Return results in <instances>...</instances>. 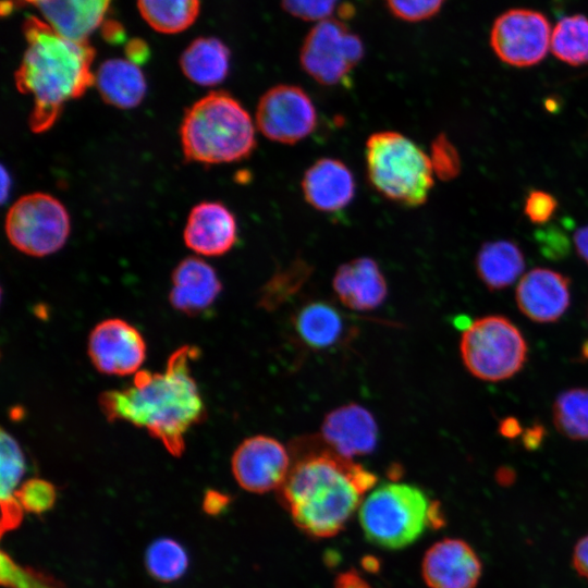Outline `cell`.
Segmentation results:
<instances>
[{"label": "cell", "mask_w": 588, "mask_h": 588, "mask_svg": "<svg viewBox=\"0 0 588 588\" xmlns=\"http://www.w3.org/2000/svg\"><path fill=\"white\" fill-rule=\"evenodd\" d=\"M198 350L183 345L168 358L161 372L139 370L122 390H109L98 397L109 421L123 420L144 428L173 456L185 449L187 431L199 424L206 408L192 376L189 363Z\"/></svg>", "instance_id": "6da1fadb"}, {"label": "cell", "mask_w": 588, "mask_h": 588, "mask_svg": "<svg viewBox=\"0 0 588 588\" xmlns=\"http://www.w3.org/2000/svg\"><path fill=\"white\" fill-rule=\"evenodd\" d=\"M308 449L292 464L279 498L304 534L333 537L359 509L377 477L328 446Z\"/></svg>", "instance_id": "7a4b0ae2"}, {"label": "cell", "mask_w": 588, "mask_h": 588, "mask_svg": "<svg viewBox=\"0 0 588 588\" xmlns=\"http://www.w3.org/2000/svg\"><path fill=\"white\" fill-rule=\"evenodd\" d=\"M24 34L27 48L14 75L15 85L33 97L29 127L42 133L56 123L68 101L83 96L95 83V51L87 41L68 38L36 16L25 21Z\"/></svg>", "instance_id": "3957f363"}, {"label": "cell", "mask_w": 588, "mask_h": 588, "mask_svg": "<svg viewBox=\"0 0 588 588\" xmlns=\"http://www.w3.org/2000/svg\"><path fill=\"white\" fill-rule=\"evenodd\" d=\"M186 161L231 163L248 158L256 147L247 110L226 91H211L185 110L180 126Z\"/></svg>", "instance_id": "277c9868"}, {"label": "cell", "mask_w": 588, "mask_h": 588, "mask_svg": "<svg viewBox=\"0 0 588 588\" xmlns=\"http://www.w3.org/2000/svg\"><path fill=\"white\" fill-rule=\"evenodd\" d=\"M358 510L366 539L387 550L403 549L429 527L443 524L439 503L431 501L420 488L403 482L375 487Z\"/></svg>", "instance_id": "5b68a950"}, {"label": "cell", "mask_w": 588, "mask_h": 588, "mask_svg": "<svg viewBox=\"0 0 588 588\" xmlns=\"http://www.w3.org/2000/svg\"><path fill=\"white\" fill-rule=\"evenodd\" d=\"M366 170L379 194L406 207L424 205L433 186L429 156L412 139L394 131H381L368 137Z\"/></svg>", "instance_id": "8992f818"}, {"label": "cell", "mask_w": 588, "mask_h": 588, "mask_svg": "<svg viewBox=\"0 0 588 588\" xmlns=\"http://www.w3.org/2000/svg\"><path fill=\"white\" fill-rule=\"evenodd\" d=\"M465 367L478 379L501 381L523 367L527 344L520 331L507 318L487 316L473 321L461 339Z\"/></svg>", "instance_id": "52a82bcc"}, {"label": "cell", "mask_w": 588, "mask_h": 588, "mask_svg": "<svg viewBox=\"0 0 588 588\" xmlns=\"http://www.w3.org/2000/svg\"><path fill=\"white\" fill-rule=\"evenodd\" d=\"M4 229L16 249L28 256L44 257L63 247L71 222L59 199L46 193H32L12 205Z\"/></svg>", "instance_id": "ba28073f"}, {"label": "cell", "mask_w": 588, "mask_h": 588, "mask_svg": "<svg viewBox=\"0 0 588 588\" xmlns=\"http://www.w3.org/2000/svg\"><path fill=\"white\" fill-rule=\"evenodd\" d=\"M364 52L362 39L345 23L327 19L318 22L306 35L299 62L320 85L348 87Z\"/></svg>", "instance_id": "9c48e42d"}, {"label": "cell", "mask_w": 588, "mask_h": 588, "mask_svg": "<svg viewBox=\"0 0 588 588\" xmlns=\"http://www.w3.org/2000/svg\"><path fill=\"white\" fill-rule=\"evenodd\" d=\"M552 28L544 14L531 9H511L492 24L489 41L504 63L527 68L541 62L550 49Z\"/></svg>", "instance_id": "30bf717a"}, {"label": "cell", "mask_w": 588, "mask_h": 588, "mask_svg": "<svg viewBox=\"0 0 588 588\" xmlns=\"http://www.w3.org/2000/svg\"><path fill=\"white\" fill-rule=\"evenodd\" d=\"M317 110L311 98L301 87L280 84L269 88L259 99L256 124L268 139L296 144L317 126Z\"/></svg>", "instance_id": "8fae6325"}, {"label": "cell", "mask_w": 588, "mask_h": 588, "mask_svg": "<svg viewBox=\"0 0 588 588\" xmlns=\"http://www.w3.org/2000/svg\"><path fill=\"white\" fill-rule=\"evenodd\" d=\"M291 466L289 450L279 440L265 434L243 440L231 458L234 479L252 493L280 489Z\"/></svg>", "instance_id": "7c38bea8"}, {"label": "cell", "mask_w": 588, "mask_h": 588, "mask_svg": "<svg viewBox=\"0 0 588 588\" xmlns=\"http://www.w3.org/2000/svg\"><path fill=\"white\" fill-rule=\"evenodd\" d=\"M146 351L140 332L120 318L98 322L87 341V354L93 366L105 375H135L144 364Z\"/></svg>", "instance_id": "4fadbf2b"}, {"label": "cell", "mask_w": 588, "mask_h": 588, "mask_svg": "<svg viewBox=\"0 0 588 588\" xmlns=\"http://www.w3.org/2000/svg\"><path fill=\"white\" fill-rule=\"evenodd\" d=\"M481 571V562L474 549L456 538L433 543L421 563V575L429 588H475Z\"/></svg>", "instance_id": "5bb4252c"}, {"label": "cell", "mask_w": 588, "mask_h": 588, "mask_svg": "<svg viewBox=\"0 0 588 588\" xmlns=\"http://www.w3.org/2000/svg\"><path fill=\"white\" fill-rule=\"evenodd\" d=\"M321 438L329 449L353 460L375 450L378 426L367 408L358 404H345L324 417Z\"/></svg>", "instance_id": "9a60e30c"}, {"label": "cell", "mask_w": 588, "mask_h": 588, "mask_svg": "<svg viewBox=\"0 0 588 588\" xmlns=\"http://www.w3.org/2000/svg\"><path fill=\"white\" fill-rule=\"evenodd\" d=\"M515 298L519 310L537 322L558 320L568 308L569 280L547 268H535L523 275Z\"/></svg>", "instance_id": "2e32d148"}, {"label": "cell", "mask_w": 588, "mask_h": 588, "mask_svg": "<svg viewBox=\"0 0 588 588\" xmlns=\"http://www.w3.org/2000/svg\"><path fill=\"white\" fill-rule=\"evenodd\" d=\"M185 245L203 256L226 254L237 241L234 215L219 201H203L191 210L183 232Z\"/></svg>", "instance_id": "e0dca14e"}, {"label": "cell", "mask_w": 588, "mask_h": 588, "mask_svg": "<svg viewBox=\"0 0 588 588\" xmlns=\"http://www.w3.org/2000/svg\"><path fill=\"white\" fill-rule=\"evenodd\" d=\"M302 191L305 200L322 212H336L354 198L356 183L352 171L339 159L323 157L304 173Z\"/></svg>", "instance_id": "ac0fdd59"}, {"label": "cell", "mask_w": 588, "mask_h": 588, "mask_svg": "<svg viewBox=\"0 0 588 588\" xmlns=\"http://www.w3.org/2000/svg\"><path fill=\"white\" fill-rule=\"evenodd\" d=\"M169 293L171 306L187 316L208 309L217 299L222 284L215 269L204 259L189 256L174 268Z\"/></svg>", "instance_id": "d6986e66"}, {"label": "cell", "mask_w": 588, "mask_h": 588, "mask_svg": "<svg viewBox=\"0 0 588 588\" xmlns=\"http://www.w3.org/2000/svg\"><path fill=\"white\" fill-rule=\"evenodd\" d=\"M332 286L340 302L358 311L379 307L388 294L385 278L379 265L369 257H359L341 265Z\"/></svg>", "instance_id": "ffe728a7"}, {"label": "cell", "mask_w": 588, "mask_h": 588, "mask_svg": "<svg viewBox=\"0 0 588 588\" xmlns=\"http://www.w3.org/2000/svg\"><path fill=\"white\" fill-rule=\"evenodd\" d=\"M292 322L298 340L314 351L330 350L347 336L344 316L324 301L304 304L294 314Z\"/></svg>", "instance_id": "44dd1931"}, {"label": "cell", "mask_w": 588, "mask_h": 588, "mask_svg": "<svg viewBox=\"0 0 588 588\" xmlns=\"http://www.w3.org/2000/svg\"><path fill=\"white\" fill-rule=\"evenodd\" d=\"M111 0H39L46 22L61 35L87 41L101 24Z\"/></svg>", "instance_id": "7402d4cb"}, {"label": "cell", "mask_w": 588, "mask_h": 588, "mask_svg": "<svg viewBox=\"0 0 588 588\" xmlns=\"http://www.w3.org/2000/svg\"><path fill=\"white\" fill-rule=\"evenodd\" d=\"M95 83L102 100L119 109L137 107L147 89L140 69L124 59H109L101 63Z\"/></svg>", "instance_id": "603a6c76"}, {"label": "cell", "mask_w": 588, "mask_h": 588, "mask_svg": "<svg viewBox=\"0 0 588 588\" xmlns=\"http://www.w3.org/2000/svg\"><path fill=\"white\" fill-rule=\"evenodd\" d=\"M479 279L491 290H502L513 284L525 268L520 247L509 240L486 242L476 256Z\"/></svg>", "instance_id": "cb8c5ba5"}, {"label": "cell", "mask_w": 588, "mask_h": 588, "mask_svg": "<svg viewBox=\"0 0 588 588\" xmlns=\"http://www.w3.org/2000/svg\"><path fill=\"white\" fill-rule=\"evenodd\" d=\"M230 50L217 38H197L183 52L180 65L184 75L201 86L218 85L230 69Z\"/></svg>", "instance_id": "d4e9b609"}, {"label": "cell", "mask_w": 588, "mask_h": 588, "mask_svg": "<svg viewBox=\"0 0 588 588\" xmlns=\"http://www.w3.org/2000/svg\"><path fill=\"white\" fill-rule=\"evenodd\" d=\"M550 50L566 64H588V17L573 14L560 19L551 32Z\"/></svg>", "instance_id": "484cf974"}, {"label": "cell", "mask_w": 588, "mask_h": 588, "mask_svg": "<svg viewBox=\"0 0 588 588\" xmlns=\"http://www.w3.org/2000/svg\"><path fill=\"white\" fill-rule=\"evenodd\" d=\"M137 4L145 21L166 34L186 29L199 11V0H137Z\"/></svg>", "instance_id": "4316f807"}, {"label": "cell", "mask_w": 588, "mask_h": 588, "mask_svg": "<svg viewBox=\"0 0 588 588\" xmlns=\"http://www.w3.org/2000/svg\"><path fill=\"white\" fill-rule=\"evenodd\" d=\"M188 555L184 547L172 538L154 540L145 553V565L156 580L170 583L180 579L187 571Z\"/></svg>", "instance_id": "83f0119b"}, {"label": "cell", "mask_w": 588, "mask_h": 588, "mask_svg": "<svg viewBox=\"0 0 588 588\" xmlns=\"http://www.w3.org/2000/svg\"><path fill=\"white\" fill-rule=\"evenodd\" d=\"M556 429L572 440H588V389L562 392L553 405Z\"/></svg>", "instance_id": "f1b7e54d"}, {"label": "cell", "mask_w": 588, "mask_h": 588, "mask_svg": "<svg viewBox=\"0 0 588 588\" xmlns=\"http://www.w3.org/2000/svg\"><path fill=\"white\" fill-rule=\"evenodd\" d=\"M311 267L303 259L293 260L275 272L262 287L260 303L273 309L294 295L310 275Z\"/></svg>", "instance_id": "f546056e"}, {"label": "cell", "mask_w": 588, "mask_h": 588, "mask_svg": "<svg viewBox=\"0 0 588 588\" xmlns=\"http://www.w3.org/2000/svg\"><path fill=\"white\" fill-rule=\"evenodd\" d=\"M25 469V457L20 444L10 433L2 429L0 436L1 500L14 498Z\"/></svg>", "instance_id": "4dcf8cb0"}, {"label": "cell", "mask_w": 588, "mask_h": 588, "mask_svg": "<svg viewBox=\"0 0 588 588\" xmlns=\"http://www.w3.org/2000/svg\"><path fill=\"white\" fill-rule=\"evenodd\" d=\"M1 584L8 588H64L50 575L17 564L1 552Z\"/></svg>", "instance_id": "1f68e13d"}, {"label": "cell", "mask_w": 588, "mask_h": 588, "mask_svg": "<svg viewBox=\"0 0 588 588\" xmlns=\"http://www.w3.org/2000/svg\"><path fill=\"white\" fill-rule=\"evenodd\" d=\"M14 497L24 511L42 515L53 507L57 501V490L48 480L29 478L19 486Z\"/></svg>", "instance_id": "d6a6232c"}, {"label": "cell", "mask_w": 588, "mask_h": 588, "mask_svg": "<svg viewBox=\"0 0 588 588\" xmlns=\"http://www.w3.org/2000/svg\"><path fill=\"white\" fill-rule=\"evenodd\" d=\"M429 158L433 172L442 181L453 180L461 172L458 151L445 134H439L432 140Z\"/></svg>", "instance_id": "836d02e7"}, {"label": "cell", "mask_w": 588, "mask_h": 588, "mask_svg": "<svg viewBox=\"0 0 588 588\" xmlns=\"http://www.w3.org/2000/svg\"><path fill=\"white\" fill-rule=\"evenodd\" d=\"M445 0H384L387 8L396 19L405 22H421L439 13Z\"/></svg>", "instance_id": "e575fe53"}, {"label": "cell", "mask_w": 588, "mask_h": 588, "mask_svg": "<svg viewBox=\"0 0 588 588\" xmlns=\"http://www.w3.org/2000/svg\"><path fill=\"white\" fill-rule=\"evenodd\" d=\"M339 0H281L285 12L303 21L330 19Z\"/></svg>", "instance_id": "d590c367"}, {"label": "cell", "mask_w": 588, "mask_h": 588, "mask_svg": "<svg viewBox=\"0 0 588 588\" xmlns=\"http://www.w3.org/2000/svg\"><path fill=\"white\" fill-rule=\"evenodd\" d=\"M556 209V198L544 191L532 189L525 199L524 212L534 223L540 224L548 222L551 220Z\"/></svg>", "instance_id": "8d00e7d4"}, {"label": "cell", "mask_w": 588, "mask_h": 588, "mask_svg": "<svg viewBox=\"0 0 588 588\" xmlns=\"http://www.w3.org/2000/svg\"><path fill=\"white\" fill-rule=\"evenodd\" d=\"M1 535L15 529L23 518V507L14 498L1 500Z\"/></svg>", "instance_id": "74e56055"}, {"label": "cell", "mask_w": 588, "mask_h": 588, "mask_svg": "<svg viewBox=\"0 0 588 588\" xmlns=\"http://www.w3.org/2000/svg\"><path fill=\"white\" fill-rule=\"evenodd\" d=\"M230 502L228 494L210 489L204 495L203 510L208 515L217 516L226 510Z\"/></svg>", "instance_id": "f35d334b"}, {"label": "cell", "mask_w": 588, "mask_h": 588, "mask_svg": "<svg viewBox=\"0 0 588 588\" xmlns=\"http://www.w3.org/2000/svg\"><path fill=\"white\" fill-rule=\"evenodd\" d=\"M573 565L576 572L588 580V535L576 543L573 553Z\"/></svg>", "instance_id": "ab89813d"}, {"label": "cell", "mask_w": 588, "mask_h": 588, "mask_svg": "<svg viewBox=\"0 0 588 588\" xmlns=\"http://www.w3.org/2000/svg\"><path fill=\"white\" fill-rule=\"evenodd\" d=\"M334 588H372L355 569L340 573L334 580Z\"/></svg>", "instance_id": "60d3db41"}, {"label": "cell", "mask_w": 588, "mask_h": 588, "mask_svg": "<svg viewBox=\"0 0 588 588\" xmlns=\"http://www.w3.org/2000/svg\"><path fill=\"white\" fill-rule=\"evenodd\" d=\"M574 244L579 257L588 265V225L581 226L575 232Z\"/></svg>", "instance_id": "b9f144b4"}, {"label": "cell", "mask_w": 588, "mask_h": 588, "mask_svg": "<svg viewBox=\"0 0 588 588\" xmlns=\"http://www.w3.org/2000/svg\"><path fill=\"white\" fill-rule=\"evenodd\" d=\"M127 56L134 63L143 62L147 58V48L140 41H134L127 47Z\"/></svg>", "instance_id": "7bdbcfd3"}, {"label": "cell", "mask_w": 588, "mask_h": 588, "mask_svg": "<svg viewBox=\"0 0 588 588\" xmlns=\"http://www.w3.org/2000/svg\"><path fill=\"white\" fill-rule=\"evenodd\" d=\"M10 183V177H8V173L5 172V169H2V201H4L5 197L8 196L9 188L8 185ZM10 186V185H9Z\"/></svg>", "instance_id": "ee69618b"}, {"label": "cell", "mask_w": 588, "mask_h": 588, "mask_svg": "<svg viewBox=\"0 0 588 588\" xmlns=\"http://www.w3.org/2000/svg\"><path fill=\"white\" fill-rule=\"evenodd\" d=\"M12 1H20V2H35V3H37L39 0H12Z\"/></svg>", "instance_id": "f6af8a7d"}]
</instances>
